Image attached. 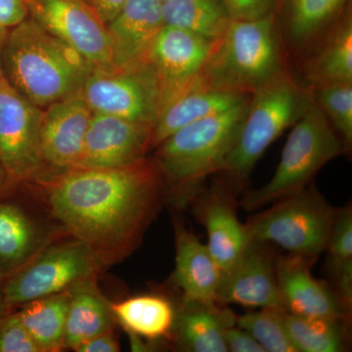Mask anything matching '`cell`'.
Returning a JSON list of instances; mask_svg holds the SVG:
<instances>
[{"label": "cell", "mask_w": 352, "mask_h": 352, "mask_svg": "<svg viewBox=\"0 0 352 352\" xmlns=\"http://www.w3.org/2000/svg\"><path fill=\"white\" fill-rule=\"evenodd\" d=\"M277 256L274 245L250 240L239 258L222 271L217 302L285 311L277 283Z\"/></svg>", "instance_id": "14"}, {"label": "cell", "mask_w": 352, "mask_h": 352, "mask_svg": "<svg viewBox=\"0 0 352 352\" xmlns=\"http://www.w3.org/2000/svg\"><path fill=\"white\" fill-rule=\"evenodd\" d=\"M349 1L279 0L276 17L285 47L305 54L349 8Z\"/></svg>", "instance_id": "22"}, {"label": "cell", "mask_w": 352, "mask_h": 352, "mask_svg": "<svg viewBox=\"0 0 352 352\" xmlns=\"http://www.w3.org/2000/svg\"><path fill=\"white\" fill-rule=\"evenodd\" d=\"M107 25L119 13L127 0H85Z\"/></svg>", "instance_id": "38"}, {"label": "cell", "mask_w": 352, "mask_h": 352, "mask_svg": "<svg viewBox=\"0 0 352 352\" xmlns=\"http://www.w3.org/2000/svg\"><path fill=\"white\" fill-rule=\"evenodd\" d=\"M25 184L47 214L106 268L135 252L168 200L153 159L126 168H75Z\"/></svg>", "instance_id": "1"}, {"label": "cell", "mask_w": 352, "mask_h": 352, "mask_svg": "<svg viewBox=\"0 0 352 352\" xmlns=\"http://www.w3.org/2000/svg\"><path fill=\"white\" fill-rule=\"evenodd\" d=\"M314 104L311 88L289 74L252 94L239 135L219 175L239 190L267 148Z\"/></svg>", "instance_id": "5"}, {"label": "cell", "mask_w": 352, "mask_h": 352, "mask_svg": "<svg viewBox=\"0 0 352 352\" xmlns=\"http://www.w3.org/2000/svg\"><path fill=\"white\" fill-rule=\"evenodd\" d=\"M12 185V183L10 182L8 176L6 175V170H4L3 166L0 164V194L3 193L4 191H6Z\"/></svg>", "instance_id": "39"}, {"label": "cell", "mask_w": 352, "mask_h": 352, "mask_svg": "<svg viewBox=\"0 0 352 352\" xmlns=\"http://www.w3.org/2000/svg\"><path fill=\"white\" fill-rule=\"evenodd\" d=\"M0 352H41L15 309L0 316Z\"/></svg>", "instance_id": "33"}, {"label": "cell", "mask_w": 352, "mask_h": 352, "mask_svg": "<svg viewBox=\"0 0 352 352\" xmlns=\"http://www.w3.org/2000/svg\"><path fill=\"white\" fill-rule=\"evenodd\" d=\"M28 17L25 0H0V31H10Z\"/></svg>", "instance_id": "35"}, {"label": "cell", "mask_w": 352, "mask_h": 352, "mask_svg": "<svg viewBox=\"0 0 352 352\" xmlns=\"http://www.w3.org/2000/svg\"><path fill=\"white\" fill-rule=\"evenodd\" d=\"M3 281L4 280L0 277V316L6 314V311H8V310L6 309V305H4Z\"/></svg>", "instance_id": "40"}, {"label": "cell", "mask_w": 352, "mask_h": 352, "mask_svg": "<svg viewBox=\"0 0 352 352\" xmlns=\"http://www.w3.org/2000/svg\"><path fill=\"white\" fill-rule=\"evenodd\" d=\"M43 109L22 96L4 76L0 80V164L12 184L44 173L39 131Z\"/></svg>", "instance_id": "10"}, {"label": "cell", "mask_w": 352, "mask_h": 352, "mask_svg": "<svg viewBox=\"0 0 352 352\" xmlns=\"http://www.w3.org/2000/svg\"><path fill=\"white\" fill-rule=\"evenodd\" d=\"M289 134L272 178L264 186L247 191L239 201L254 212L309 186L329 162L347 152L344 141L316 103L296 122Z\"/></svg>", "instance_id": "6"}, {"label": "cell", "mask_w": 352, "mask_h": 352, "mask_svg": "<svg viewBox=\"0 0 352 352\" xmlns=\"http://www.w3.org/2000/svg\"><path fill=\"white\" fill-rule=\"evenodd\" d=\"M333 289L349 309L352 303V210L338 208L326 245Z\"/></svg>", "instance_id": "30"}, {"label": "cell", "mask_w": 352, "mask_h": 352, "mask_svg": "<svg viewBox=\"0 0 352 352\" xmlns=\"http://www.w3.org/2000/svg\"><path fill=\"white\" fill-rule=\"evenodd\" d=\"M113 316L132 337L148 342L170 340L176 309L166 296L145 294L111 302Z\"/></svg>", "instance_id": "26"}, {"label": "cell", "mask_w": 352, "mask_h": 352, "mask_svg": "<svg viewBox=\"0 0 352 352\" xmlns=\"http://www.w3.org/2000/svg\"><path fill=\"white\" fill-rule=\"evenodd\" d=\"M285 50L276 14L258 20H230L190 85L256 94L288 75Z\"/></svg>", "instance_id": "4"}, {"label": "cell", "mask_w": 352, "mask_h": 352, "mask_svg": "<svg viewBox=\"0 0 352 352\" xmlns=\"http://www.w3.org/2000/svg\"><path fill=\"white\" fill-rule=\"evenodd\" d=\"M120 351L119 340L115 337L113 331L95 336L74 349L76 352H118Z\"/></svg>", "instance_id": "37"}, {"label": "cell", "mask_w": 352, "mask_h": 352, "mask_svg": "<svg viewBox=\"0 0 352 352\" xmlns=\"http://www.w3.org/2000/svg\"><path fill=\"white\" fill-rule=\"evenodd\" d=\"M214 41L171 25L162 28L144 60L156 78L160 115L195 80Z\"/></svg>", "instance_id": "13"}, {"label": "cell", "mask_w": 352, "mask_h": 352, "mask_svg": "<svg viewBox=\"0 0 352 352\" xmlns=\"http://www.w3.org/2000/svg\"><path fill=\"white\" fill-rule=\"evenodd\" d=\"M153 127L94 113L76 168H120L141 163L151 149Z\"/></svg>", "instance_id": "16"}, {"label": "cell", "mask_w": 352, "mask_h": 352, "mask_svg": "<svg viewBox=\"0 0 352 352\" xmlns=\"http://www.w3.org/2000/svg\"><path fill=\"white\" fill-rule=\"evenodd\" d=\"M6 32L0 31V80H1L2 76H3V73H2V66H1V51L2 46H3L4 39H6Z\"/></svg>", "instance_id": "41"}, {"label": "cell", "mask_w": 352, "mask_h": 352, "mask_svg": "<svg viewBox=\"0 0 352 352\" xmlns=\"http://www.w3.org/2000/svg\"><path fill=\"white\" fill-rule=\"evenodd\" d=\"M236 191L224 178L201 189L193 201L197 217L207 230L208 251L221 272L239 258L250 241L245 224L237 217Z\"/></svg>", "instance_id": "17"}, {"label": "cell", "mask_w": 352, "mask_h": 352, "mask_svg": "<svg viewBox=\"0 0 352 352\" xmlns=\"http://www.w3.org/2000/svg\"><path fill=\"white\" fill-rule=\"evenodd\" d=\"M29 17L68 43L94 68L113 66L105 23L85 0H25Z\"/></svg>", "instance_id": "12"}, {"label": "cell", "mask_w": 352, "mask_h": 352, "mask_svg": "<svg viewBox=\"0 0 352 352\" xmlns=\"http://www.w3.org/2000/svg\"><path fill=\"white\" fill-rule=\"evenodd\" d=\"M92 115L82 91L43 109L39 131L44 166L41 177L78 166Z\"/></svg>", "instance_id": "15"}, {"label": "cell", "mask_w": 352, "mask_h": 352, "mask_svg": "<svg viewBox=\"0 0 352 352\" xmlns=\"http://www.w3.org/2000/svg\"><path fill=\"white\" fill-rule=\"evenodd\" d=\"M68 289L32 300L16 308L21 321L31 333L41 352H59L65 349Z\"/></svg>", "instance_id": "27"}, {"label": "cell", "mask_w": 352, "mask_h": 352, "mask_svg": "<svg viewBox=\"0 0 352 352\" xmlns=\"http://www.w3.org/2000/svg\"><path fill=\"white\" fill-rule=\"evenodd\" d=\"M164 25L215 41L230 22L221 0H166L162 2Z\"/></svg>", "instance_id": "29"}, {"label": "cell", "mask_w": 352, "mask_h": 352, "mask_svg": "<svg viewBox=\"0 0 352 352\" xmlns=\"http://www.w3.org/2000/svg\"><path fill=\"white\" fill-rule=\"evenodd\" d=\"M231 20L261 19L276 12L279 0H221Z\"/></svg>", "instance_id": "34"}, {"label": "cell", "mask_w": 352, "mask_h": 352, "mask_svg": "<svg viewBox=\"0 0 352 352\" xmlns=\"http://www.w3.org/2000/svg\"><path fill=\"white\" fill-rule=\"evenodd\" d=\"M251 96L226 112L215 113L178 129L155 153L168 200L186 207L204 188L208 176L219 175L232 151Z\"/></svg>", "instance_id": "3"}, {"label": "cell", "mask_w": 352, "mask_h": 352, "mask_svg": "<svg viewBox=\"0 0 352 352\" xmlns=\"http://www.w3.org/2000/svg\"><path fill=\"white\" fill-rule=\"evenodd\" d=\"M82 94L94 113L152 127L160 116L156 78L146 62L129 68H94L83 85Z\"/></svg>", "instance_id": "9"}, {"label": "cell", "mask_w": 352, "mask_h": 352, "mask_svg": "<svg viewBox=\"0 0 352 352\" xmlns=\"http://www.w3.org/2000/svg\"><path fill=\"white\" fill-rule=\"evenodd\" d=\"M226 344L228 351L231 352H264L263 347L248 333L239 326L234 325L227 328Z\"/></svg>", "instance_id": "36"}, {"label": "cell", "mask_w": 352, "mask_h": 352, "mask_svg": "<svg viewBox=\"0 0 352 352\" xmlns=\"http://www.w3.org/2000/svg\"><path fill=\"white\" fill-rule=\"evenodd\" d=\"M66 233L38 201L32 207L18 196V184H13L0 194V277H10Z\"/></svg>", "instance_id": "11"}, {"label": "cell", "mask_w": 352, "mask_h": 352, "mask_svg": "<svg viewBox=\"0 0 352 352\" xmlns=\"http://www.w3.org/2000/svg\"><path fill=\"white\" fill-rule=\"evenodd\" d=\"M250 96L240 92L190 85L157 118L152 131L151 149L157 148L178 129L215 113L226 112Z\"/></svg>", "instance_id": "24"}, {"label": "cell", "mask_w": 352, "mask_h": 352, "mask_svg": "<svg viewBox=\"0 0 352 352\" xmlns=\"http://www.w3.org/2000/svg\"><path fill=\"white\" fill-rule=\"evenodd\" d=\"M164 25L159 0H127L106 25L113 66L129 68L144 62Z\"/></svg>", "instance_id": "19"}, {"label": "cell", "mask_w": 352, "mask_h": 352, "mask_svg": "<svg viewBox=\"0 0 352 352\" xmlns=\"http://www.w3.org/2000/svg\"><path fill=\"white\" fill-rule=\"evenodd\" d=\"M315 103L323 111L346 145H352V83L311 88Z\"/></svg>", "instance_id": "32"}, {"label": "cell", "mask_w": 352, "mask_h": 352, "mask_svg": "<svg viewBox=\"0 0 352 352\" xmlns=\"http://www.w3.org/2000/svg\"><path fill=\"white\" fill-rule=\"evenodd\" d=\"M7 82L38 108L82 91L94 65L32 18L7 32L1 51Z\"/></svg>", "instance_id": "2"}, {"label": "cell", "mask_w": 352, "mask_h": 352, "mask_svg": "<svg viewBox=\"0 0 352 352\" xmlns=\"http://www.w3.org/2000/svg\"><path fill=\"white\" fill-rule=\"evenodd\" d=\"M105 270L87 245L64 234L4 280V305L7 310L16 309L67 291L80 280L98 277Z\"/></svg>", "instance_id": "8"}, {"label": "cell", "mask_w": 352, "mask_h": 352, "mask_svg": "<svg viewBox=\"0 0 352 352\" xmlns=\"http://www.w3.org/2000/svg\"><path fill=\"white\" fill-rule=\"evenodd\" d=\"M284 312L261 308L236 317V325L251 333L264 352H298L285 328Z\"/></svg>", "instance_id": "31"}, {"label": "cell", "mask_w": 352, "mask_h": 352, "mask_svg": "<svg viewBox=\"0 0 352 352\" xmlns=\"http://www.w3.org/2000/svg\"><path fill=\"white\" fill-rule=\"evenodd\" d=\"M236 317L220 303L182 302L176 309L170 342L178 351L227 352L226 331Z\"/></svg>", "instance_id": "21"}, {"label": "cell", "mask_w": 352, "mask_h": 352, "mask_svg": "<svg viewBox=\"0 0 352 352\" xmlns=\"http://www.w3.org/2000/svg\"><path fill=\"white\" fill-rule=\"evenodd\" d=\"M175 267L170 282L182 302H217L221 270L207 245L182 221H175Z\"/></svg>", "instance_id": "20"}, {"label": "cell", "mask_w": 352, "mask_h": 352, "mask_svg": "<svg viewBox=\"0 0 352 352\" xmlns=\"http://www.w3.org/2000/svg\"><path fill=\"white\" fill-rule=\"evenodd\" d=\"M349 319L284 312L283 323L298 352H342L349 346Z\"/></svg>", "instance_id": "28"}, {"label": "cell", "mask_w": 352, "mask_h": 352, "mask_svg": "<svg viewBox=\"0 0 352 352\" xmlns=\"http://www.w3.org/2000/svg\"><path fill=\"white\" fill-rule=\"evenodd\" d=\"M97 278L80 280L68 289L69 302L67 314L65 349H74L100 333L116 327L110 300L99 289Z\"/></svg>", "instance_id": "25"}, {"label": "cell", "mask_w": 352, "mask_h": 352, "mask_svg": "<svg viewBox=\"0 0 352 352\" xmlns=\"http://www.w3.org/2000/svg\"><path fill=\"white\" fill-rule=\"evenodd\" d=\"M305 76L310 88L352 83L351 8L307 51Z\"/></svg>", "instance_id": "23"}, {"label": "cell", "mask_w": 352, "mask_h": 352, "mask_svg": "<svg viewBox=\"0 0 352 352\" xmlns=\"http://www.w3.org/2000/svg\"><path fill=\"white\" fill-rule=\"evenodd\" d=\"M159 1L164 2L166 1V0H159Z\"/></svg>", "instance_id": "42"}, {"label": "cell", "mask_w": 352, "mask_h": 352, "mask_svg": "<svg viewBox=\"0 0 352 352\" xmlns=\"http://www.w3.org/2000/svg\"><path fill=\"white\" fill-rule=\"evenodd\" d=\"M314 259L288 254L277 256L278 288L285 311L307 317L349 319V309L332 286L312 276Z\"/></svg>", "instance_id": "18"}, {"label": "cell", "mask_w": 352, "mask_h": 352, "mask_svg": "<svg viewBox=\"0 0 352 352\" xmlns=\"http://www.w3.org/2000/svg\"><path fill=\"white\" fill-rule=\"evenodd\" d=\"M337 212L318 190L307 186L252 215L245 226L250 240L316 261L325 251Z\"/></svg>", "instance_id": "7"}]
</instances>
